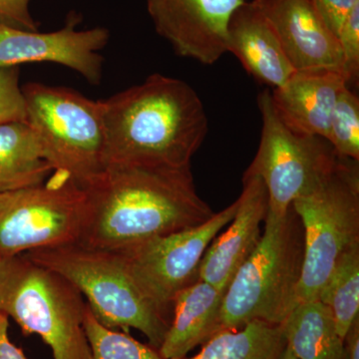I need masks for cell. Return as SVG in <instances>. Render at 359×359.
Instances as JSON below:
<instances>
[{"mask_svg": "<svg viewBox=\"0 0 359 359\" xmlns=\"http://www.w3.org/2000/svg\"><path fill=\"white\" fill-rule=\"evenodd\" d=\"M344 359H359V318L354 321L344 339Z\"/></svg>", "mask_w": 359, "mask_h": 359, "instance_id": "obj_29", "label": "cell"}, {"mask_svg": "<svg viewBox=\"0 0 359 359\" xmlns=\"http://www.w3.org/2000/svg\"><path fill=\"white\" fill-rule=\"evenodd\" d=\"M25 256L72 283L104 327L121 328L126 334L135 328L146 335L151 346L160 348L171 320L144 297L120 252L75 243Z\"/></svg>", "mask_w": 359, "mask_h": 359, "instance_id": "obj_4", "label": "cell"}, {"mask_svg": "<svg viewBox=\"0 0 359 359\" xmlns=\"http://www.w3.org/2000/svg\"><path fill=\"white\" fill-rule=\"evenodd\" d=\"M0 359H27L20 347L8 337V316L0 313Z\"/></svg>", "mask_w": 359, "mask_h": 359, "instance_id": "obj_28", "label": "cell"}, {"mask_svg": "<svg viewBox=\"0 0 359 359\" xmlns=\"http://www.w3.org/2000/svg\"><path fill=\"white\" fill-rule=\"evenodd\" d=\"M327 142L340 157L359 161V99L348 86L335 104Z\"/></svg>", "mask_w": 359, "mask_h": 359, "instance_id": "obj_23", "label": "cell"}, {"mask_svg": "<svg viewBox=\"0 0 359 359\" xmlns=\"http://www.w3.org/2000/svg\"><path fill=\"white\" fill-rule=\"evenodd\" d=\"M226 50L250 76L273 89L283 86L295 71L275 29L254 1H245L231 15Z\"/></svg>", "mask_w": 359, "mask_h": 359, "instance_id": "obj_16", "label": "cell"}, {"mask_svg": "<svg viewBox=\"0 0 359 359\" xmlns=\"http://www.w3.org/2000/svg\"><path fill=\"white\" fill-rule=\"evenodd\" d=\"M316 13L328 29L339 36L346 18L358 6L359 0H311Z\"/></svg>", "mask_w": 359, "mask_h": 359, "instance_id": "obj_26", "label": "cell"}, {"mask_svg": "<svg viewBox=\"0 0 359 359\" xmlns=\"http://www.w3.org/2000/svg\"><path fill=\"white\" fill-rule=\"evenodd\" d=\"M11 259H4V257H0V302H1L2 292H4V283H6L7 273H8Z\"/></svg>", "mask_w": 359, "mask_h": 359, "instance_id": "obj_30", "label": "cell"}, {"mask_svg": "<svg viewBox=\"0 0 359 359\" xmlns=\"http://www.w3.org/2000/svg\"><path fill=\"white\" fill-rule=\"evenodd\" d=\"M26 122L53 171L65 172L80 186L104 170L103 107L76 90L30 82L22 87Z\"/></svg>", "mask_w": 359, "mask_h": 359, "instance_id": "obj_7", "label": "cell"}, {"mask_svg": "<svg viewBox=\"0 0 359 359\" xmlns=\"http://www.w3.org/2000/svg\"><path fill=\"white\" fill-rule=\"evenodd\" d=\"M238 209V200L215 212L204 224L150 238L120 250L135 283L144 297L172 320L177 295L199 280L201 261L212 241Z\"/></svg>", "mask_w": 359, "mask_h": 359, "instance_id": "obj_10", "label": "cell"}, {"mask_svg": "<svg viewBox=\"0 0 359 359\" xmlns=\"http://www.w3.org/2000/svg\"><path fill=\"white\" fill-rule=\"evenodd\" d=\"M86 217V193L65 172H52L40 185L0 193V257L79 243Z\"/></svg>", "mask_w": 359, "mask_h": 359, "instance_id": "obj_8", "label": "cell"}, {"mask_svg": "<svg viewBox=\"0 0 359 359\" xmlns=\"http://www.w3.org/2000/svg\"><path fill=\"white\" fill-rule=\"evenodd\" d=\"M224 292L199 280L177 295L169 330L158 349L163 358H186L219 334Z\"/></svg>", "mask_w": 359, "mask_h": 359, "instance_id": "obj_17", "label": "cell"}, {"mask_svg": "<svg viewBox=\"0 0 359 359\" xmlns=\"http://www.w3.org/2000/svg\"><path fill=\"white\" fill-rule=\"evenodd\" d=\"M278 359H299L292 353V349L285 344V349H283L282 354H280V358Z\"/></svg>", "mask_w": 359, "mask_h": 359, "instance_id": "obj_31", "label": "cell"}, {"mask_svg": "<svg viewBox=\"0 0 359 359\" xmlns=\"http://www.w3.org/2000/svg\"><path fill=\"white\" fill-rule=\"evenodd\" d=\"M282 325L287 346L297 358L344 359V339L318 299L297 304Z\"/></svg>", "mask_w": 359, "mask_h": 359, "instance_id": "obj_19", "label": "cell"}, {"mask_svg": "<svg viewBox=\"0 0 359 359\" xmlns=\"http://www.w3.org/2000/svg\"><path fill=\"white\" fill-rule=\"evenodd\" d=\"M348 81L340 71L297 70L283 86L273 89L271 101L278 117L297 133L327 141L337 99Z\"/></svg>", "mask_w": 359, "mask_h": 359, "instance_id": "obj_15", "label": "cell"}, {"mask_svg": "<svg viewBox=\"0 0 359 359\" xmlns=\"http://www.w3.org/2000/svg\"><path fill=\"white\" fill-rule=\"evenodd\" d=\"M79 21L73 14L65 27L46 33L0 22V67L55 63L79 73L90 84H100L104 60L100 51L108 44L110 33L103 27L77 30Z\"/></svg>", "mask_w": 359, "mask_h": 359, "instance_id": "obj_11", "label": "cell"}, {"mask_svg": "<svg viewBox=\"0 0 359 359\" xmlns=\"http://www.w3.org/2000/svg\"><path fill=\"white\" fill-rule=\"evenodd\" d=\"M20 76V66L0 67V125L26 122L25 99Z\"/></svg>", "mask_w": 359, "mask_h": 359, "instance_id": "obj_24", "label": "cell"}, {"mask_svg": "<svg viewBox=\"0 0 359 359\" xmlns=\"http://www.w3.org/2000/svg\"><path fill=\"white\" fill-rule=\"evenodd\" d=\"M30 0H0V22L23 30L37 32L39 23L29 11Z\"/></svg>", "mask_w": 359, "mask_h": 359, "instance_id": "obj_27", "label": "cell"}, {"mask_svg": "<svg viewBox=\"0 0 359 359\" xmlns=\"http://www.w3.org/2000/svg\"><path fill=\"white\" fill-rule=\"evenodd\" d=\"M52 172L27 122L0 125V193L40 185Z\"/></svg>", "mask_w": 359, "mask_h": 359, "instance_id": "obj_18", "label": "cell"}, {"mask_svg": "<svg viewBox=\"0 0 359 359\" xmlns=\"http://www.w3.org/2000/svg\"><path fill=\"white\" fill-rule=\"evenodd\" d=\"M304 259V226L292 205L283 217L268 212L259 245L224 292L219 332L256 320L283 325L297 306Z\"/></svg>", "mask_w": 359, "mask_h": 359, "instance_id": "obj_3", "label": "cell"}, {"mask_svg": "<svg viewBox=\"0 0 359 359\" xmlns=\"http://www.w3.org/2000/svg\"><path fill=\"white\" fill-rule=\"evenodd\" d=\"M252 1L273 26L295 71L327 68L346 76L339 39L321 20L311 0Z\"/></svg>", "mask_w": 359, "mask_h": 359, "instance_id": "obj_13", "label": "cell"}, {"mask_svg": "<svg viewBox=\"0 0 359 359\" xmlns=\"http://www.w3.org/2000/svg\"><path fill=\"white\" fill-rule=\"evenodd\" d=\"M268 211L264 182L259 177L244 174L237 212L228 230L216 236L205 250L199 268L200 280L226 292L238 269L259 245Z\"/></svg>", "mask_w": 359, "mask_h": 359, "instance_id": "obj_14", "label": "cell"}, {"mask_svg": "<svg viewBox=\"0 0 359 359\" xmlns=\"http://www.w3.org/2000/svg\"><path fill=\"white\" fill-rule=\"evenodd\" d=\"M101 102L104 168L113 164L191 166L209 129L197 92L183 80L159 73Z\"/></svg>", "mask_w": 359, "mask_h": 359, "instance_id": "obj_2", "label": "cell"}, {"mask_svg": "<svg viewBox=\"0 0 359 359\" xmlns=\"http://www.w3.org/2000/svg\"><path fill=\"white\" fill-rule=\"evenodd\" d=\"M358 162L339 155L320 181L292 203L304 233L297 304L318 299L340 257L359 244Z\"/></svg>", "mask_w": 359, "mask_h": 359, "instance_id": "obj_5", "label": "cell"}, {"mask_svg": "<svg viewBox=\"0 0 359 359\" xmlns=\"http://www.w3.org/2000/svg\"><path fill=\"white\" fill-rule=\"evenodd\" d=\"M318 299L330 309L337 332L346 339L349 328L359 318V244L340 257Z\"/></svg>", "mask_w": 359, "mask_h": 359, "instance_id": "obj_21", "label": "cell"}, {"mask_svg": "<svg viewBox=\"0 0 359 359\" xmlns=\"http://www.w3.org/2000/svg\"><path fill=\"white\" fill-rule=\"evenodd\" d=\"M282 325L252 321L214 335L193 358L179 359H278L285 349Z\"/></svg>", "mask_w": 359, "mask_h": 359, "instance_id": "obj_20", "label": "cell"}, {"mask_svg": "<svg viewBox=\"0 0 359 359\" xmlns=\"http://www.w3.org/2000/svg\"><path fill=\"white\" fill-rule=\"evenodd\" d=\"M83 189L87 217L79 243L94 249L120 252L215 214L198 194L191 166L108 165Z\"/></svg>", "mask_w": 359, "mask_h": 359, "instance_id": "obj_1", "label": "cell"}, {"mask_svg": "<svg viewBox=\"0 0 359 359\" xmlns=\"http://www.w3.org/2000/svg\"><path fill=\"white\" fill-rule=\"evenodd\" d=\"M84 328L92 359H164L154 347L145 346L126 332L101 325L87 304Z\"/></svg>", "mask_w": 359, "mask_h": 359, "instance_id": "obj_22", "label": "cell"}, {"mask_svg": "<svg viewBox=\"0 0 359 359\" xmlns=\"http://www.w3.org/2000/svg\"><path fill=\"white\" fill-rule=\"evenodd\" d=\"M337 39L344 56L347 80L348 83H354L359 75V4L346 18Z\"/></svg>", "mask_w": 359, "mask_h": 359, "instance_id": "obj_25", "label": "cell"}, {"mask_svg": "<svg viewBox=\"0 0 359 359\" xmlns=\"http://www.w3.org/2000/svg\"><path fill=\"white\" fill-rule=\"evenodd\" d=\"M264 89L257 96L262 115L261 141L254 160L244 174L264 182L269 214L283 217L292 203L313 188L332 169L339 155L325 139L297 133L278 117Z\"/></svg>", "mask_w": 359, "mask_h": 359, "instance_id": "obj_9", "label": "cell"}, {"mask_svg": "<svg viewBox=\"0 0 359 359\" xmlns=\"http://www.w3.org/2000/svg\"><path fill=\"white\" fill-rule=\"evenodd\" d=\"M86 309L83 295L63 276L25 255L11 257L0 313L11 316L25 335H39L54 359H92Z\"/></svg>", "mask_w": 359, "mask_h": 359, "instance_id": "obj_6", "label": "cell"}, {"mask_svg": "<svg viewBox=\"0 0 359 359\" xmlns=\"http://www.w3.org/2000/svg\"><path fill=\"white\" fill-rule=\"evenodd\" d=\"M156 32L180 57L212 65L228 44L229 22L245 0H146Z\"/></svg>", "mask_w": 359, "mask_h": 359, "instance_id": "obj_12", "label": "cell"}]
</instances>
